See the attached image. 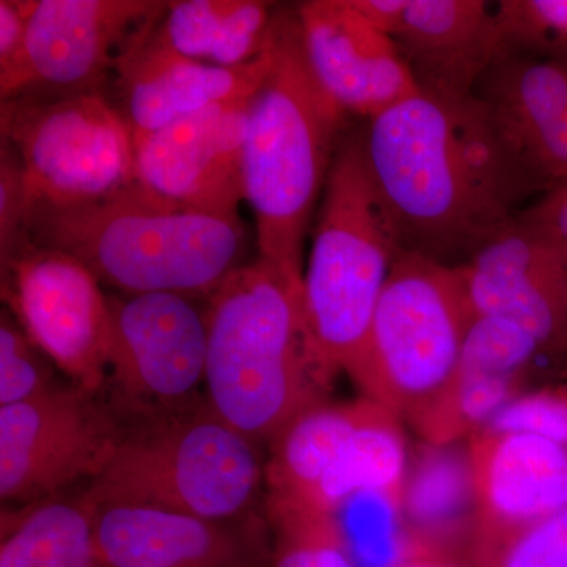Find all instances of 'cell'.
<instances>
[{
  "instance_id": "obj_1",
  "label": "cell",
  "mask_w": 567,
  "mask_h": 567,
  "mask_svg": "<svg viewBox=\"0 0 567 567\" xmlns=\"http://www.w3.org/2000/svg\"><path fill=\"white\" fill-rule=\"evenodd\" d=\"M365 163L401 251L457 268L544 193L487 107L420 92L369 118Z\"/></svg>"
},
{
  "instance_id": "obj_2",
  "label": "cell",
  "mask_w": 567,
  "mask_h": 567,
  "mask_svg": "<svg viewBox=\"0 0 567 567\" xmlns=\"http://www.w3.org/2000/svg\"><path fill=\"white\" fill-rule=\"evenodd\" d=\"M204 315L207 402L254 445H274L327 404L339 372L312 333L303 284L257 257L224 279Z\"/></svg>"
},
{
  "instance_id": "obj_3",
  "label": "cell",
  "mask_w": 567,
  "mask_h": 567,
  "mask_svg": "<svg viewBox=\"0 0 567 567\" xmlns=\"http://www.w3.org/2000/svg\"><path fill=\"white\" fill-rule=\"evenodd\" d=\"M346 117L306 61L297 10L279 7L274 65L249 104L241 175L260 259L297 282Z\"/></svg>"
},
{
  "instance_id": "obj_4",
  "label": "cell",
  "mask_w": 567,
  "mask_h": 567,
  "mask_svg": "<svg viewBox=\"0 0 567 567\" xmlns=\"http://www.w3.org/2000/svg\"><path fill=\"white\" fill-rule=\"evenodd\" d=\"M29 240L80 260L102 286L125 295L210 297L241 267L240 218L186 212L156 203L140 186L84 208H35Z\"/></svg>"
},
{
  "instance_id": "obj_5",
  "label": "cell",
  "mask_w": 567,
  "mask_h": 567,
  "mask_svg": "<svg viewBox=\"0 0 567 567\" xmlns=\"http://www.w3.org/2000/svg\"><path fill=\"white\" fill-rule=\"evenodd\" d=\"M111 461L82 494L93 507L140 506L212 520L251 509L265 465L207 399L121 421Z\"/></svg>"
},
{
  "instance_id": "obj_6",
  "label": "cell",
  "mask_w": 567,
  "mask_h": 567,
  "mask_svg": "<svg viewBox=\"0 0 567 567\" xmlns=\"http://www.w3.org/2000/svg\"><path fill=\"white\" fill-rule=\"evenodd\" d=\"M401 246L368 163L363 132H344L317 212L303 274L306 315L334 371L357 379Z\"/></svg>"
},
{
  "instance_id": "obj_7",
  "label": "cell",
  "mask_w": 567,
  "mask_h": 567,
  "mask_svg": "<svg viewBox=\"0 0 567 567\" xmlns=\"http://www.w3.org/2000/svg\"><path fill=\"white\" fill-rule=\"evenodd\" d=\"M473 320L458 268L402 252L377 306L354 385L416 429L453 385Z\"/></svg>"
},
{
  "instance_id": "obj_8",
  "label": "cell",
  "mask_w": 567,
  "mask_h": 567,
  "mask_svg": "<svg viewBox=\"0 0 567 567\" xmlns=\"http://www.w3.org/2000/svg\"><path fill=\"white\" fill-rule=\"evenodd\" d=\"M0 141L20 158L31 213L110 203L137 186L133 134L103 95L2 103Z\"/></svg>"
},
{
  "instance_id": "obj_9",
  "label": "cell",
  "mask_w": 567,
  "mask_h": 567,
  "mask_svg": "<svg viewBox=\"0 0 567 567\" xmlns=\"http://www.w3.org/2000/svg\"><path fill=\"white\" fill-rule=\"evenodd\" d=\"M2 268L7 309L33 344L85 393L106 391L111 306L102 282L59 249L22 241Z\"/></svg>"
},
{
  "instance_id": "obj_10",
  "label": "cell",
  "mask_w": 567,
  "mask_h": 567,
  "mask_svg": "<svg viewBox=\"0 0 567 567\" xmlns=\"http://www.w3.org/2000/svg\"><path fill=\"white\" fill-rule=\"evenodd\" d=\"M121 434L110 402L73 385L0 406V498L31 506L95 480Z\"/></svg>"
},
{
  "instance_id": "obj_11",
  "label": "cell",
  "mask_w": 567,
  "mask_h": 567,
  "mask_svg": "<svg viewBox=\"0 0 567 567\" xmlns=\"http://www.w3.org/2000/svg\"><path fill=\"white\" fill-rule=\"evenodd\" d=\"M112 334L106 391L118 420L174 409L196 398L207 369V322L178 293L110 297Z\"/></svg>"
},
{
  "instance_id": "obj_12",
  "label": "cell",
  "mask_w": 567,
  "mask_h": 567,
  "mask_svg": "<svg viewBox=\"0 0 567 567\" xmlns=\"http://www.w3.org/2000/svg\"><path fill=\"white\" fill-rule=\"evenodd\" d=\"M169 2L31 0L24 61L2 103L110 93L118 55Z\"/></svg>"
},
{
  "instance_id": "obj_13",
  "label": "cell",
  "mask_w": 567,
  "mask_h": 567,
  "mask_svg": "<svg viewBox=\"0 0 567 567\" xmlns=\"http://www.w3.org/2000/svg\"><path fill=\"white\" fill-rule=\"evenodd\" d=\"M252 96L205 107L156 132L133 136L134 171L142 192L181 210L240 218Z\"/></svg>"
},
{
  "instance_id": "obj_14",
  "label": "cell",
  "mask_w": 567,
  "mask_h": 567,
  "mask_svg": "<svg viewBox=\"0 0 567 567\" xmlns=\"http://www.w3.org/2000/svg\"><path fill=\"white\" fill-rule=\"evenodd\" d=\"M158 18L144 25L118 55L106 96L133 136L156 132L205 107L251 99L270 73L274 37L256 61L208 65L174 51L156 32Z\"/></svg>"
},
{
  "instance_id": "obj_15",
  "label": "cell",
  "mask_w": 567,
  "mask_h": 567,
  "mask_svg": "<svg viewBox=\"0 0 567 567\" xmlns=\"http://www.w3.org/2000/svg\"><path fill=\"white\" fill-rule=\"evenodd\" d=\"M458 268L473 316L520 324L546 352L567 350V254L518 215Z\"/></svg>"
},
{
  "instance_id": "obj_16",
  "label": "cell",
  "mask_w": 567,
  "mask_h": 567,
  "mask_svg": "<svg viewBox=\"0 0 567 567\" xmlns=\"http://www.w3.org/2000/svg\"><path fill=\"white\" fill-rule=\"evenodd\" d=\"M295 10L306 61L347 115L369 121L421 92L393 37L350 0H308Z\"/></svg>"
},
{
  "instance_id": "obj_17",
  "label": "cell",
  "mask_w": 567,
  "mask_h": 567,
  "mask_svg": "<svg viewBox=\"0 0 567 567\" xmlns=\"http://www.w3.org/2000/svg\"><path fill=\"white\" fill-rule=\"evenodd\" d=\"M100 567H262V525L140 506L93 507Z\"/></svg>"
},
{
  "instance_id": "obj_18",
  "label": "cell",
  "mask_w": 567,
  "mask_h": 567,
  "mask_svg": "<svg viewBox=\"0 0 567 567\" xmlns=\"http://www.w3.org/2000/svg\"><path fill=\"white\" fill-rule=\"evenodd\" d=\"M475 95L544 193L567 178V61L502 55Z\"/></svg>"
},
{
  "instance_id": "obj_19",
  "label": "cell",
  "mask_w": 567,
  "mask_h": 567,
  "mask_svg": "<svg viewBox=\"0 0 567 567\" xmlns=\"http://www.w3.org/2000/svg\"><path fill=\"white\" fill-rule=\"evenodd\" d=\"M421 92L464 99L499 55L495 10L483 0H409L393 32Z\"/></svg>"
},
{
  "instance_id": "obj_20",
  "label": "cell",
  "mask_w": 567,
  "mask_h": 567,
  "mask_svg": "<svg viewBox=\"0 0 567 567\" xmlns=\"http://www.w3.org/2000/svg\"><path fill=\"white\" fill-rule=\"evenodd\" d=\"M466 445L477 496L475 528H517L566 509L567 446L492 432H476Z\"/></svg>"
},
{
  "instance_id": "obj_21",
  "label": "cell",
  "mask_w": 567,
  "mask_h": 567,
  "mask_svg": "<svg viewBox=\"0 0 567 567\" xmlns=\"http://www.w3.org/2000/svg\"><path fill=\"white\" fill-rule=\"evenodd\" d=\"M401 509L417 543L464 548L477 522L468 445L424 442L417 447L406 470Z\"/></svg>"
},
{
  "instance_id": "obj_22",
  "label": "cell",
  "mask_w": 567,
  "mask_h": 567,
  "mask_svg": "<svg viewBox=\"0 0 567 567\" xmlns=\"http://www.w3.org/2000/svg\"><path fill=\"white\" fill-rule=\"evenodd\" d=\"M276 11L262 0H181L167 3L156 32L193 61L240 66L270 47Z\"/></svg>"
},
{
  "instance_id": "obj_23",
  "label": "cell",
  "mask_w": 567,
  "mask_h": 567,
  "mask_svg": "<svg viewBox=\"0 0 567 567\" xmlns=\"http://www.w3.org/2000/svg\"><path fill=\"white\" fill-rule=\"evenodd\" d=\"M409 464L401 417L374 402L303 505L267 506L334 516L349 499L361 494H383L402 503Z\"/></svg>"
},
{
  "instance_id": "obj_24",
  "label": "cell",
  "mask_w": 567,
  "mask_h": 567,
  "mask_svg": "<svg viewBox=\"0 0 567 567\" xmlns=\"http://www.w3.org/2000/svg\"><path fill=\"white\" fill-rule=\"evenodd\" d=\"M372 404L368 398L350 404L327 402L298 416L270 446L265 464L267 505H303Z\"/></svg>"
},
{
  "instance_id": "obj_25",
  "label": "cell",
  "mask_w": 567,
  "mask_h": 567,
  "mask_svg": "<svg viewBox=\"0 0 567 567\" xmlns=\"http://www.w3.org/2000/svg\"><path fill=\"white\" fill-rule=\"evenodd\" d=\"M10 525L0 546V567H100L93 547V506L47 499Z\"/></svg>"
},
{
  "instance_id": "obj_26",
  "label": "cell",
  "mask_w": 567,
  "mask_h": 567,
  "mask_svg": "<svg viewBox=\"0 0 567 567\" xmlns=\"http://www.w3.org/2000/svg\"><path fill=\"white\" fill-rule=\"evenodd\" d=\"M464 551L473 567H567V507L517 528H475Z\"/></svg>"
},
{
  "instance_id": "obj_27",
  "label": "cell",
  "mask_w": 567,
  "mask_h": 567,
  "mask_svg": "<svg viewBox=\"0 0 567 567\" xmlns=\"http://www.w3.org/2000/svg\"><path fill=\"white\" fill-rule=\"evenodd\" d=\"M275 529L274 567H358L334 516L267 506Z\"/></svg>"
},
{
  "instance_id": "obj_28",
  "label": "cell",
  "mask_w": 567,
  "mask_h": 567,
  "mask_svg": "<svg viewBox=\"0 0 567 567\" xmlns=\"http://www.w3.org/2000/svg\"><path fill=\"white\" fill-rule=\"evenodd\" d=\"M494 10L498 58L567 61V0H502Z\"/></svg>"
},
{
  "instance_id": "obj_29",
  "label": "cell",
  "mask_w": 567,
  "mask_h": 567,
  "mask_svg": "<svg viewBox=\"0 0 567 567\" xmlns=\"http://www.w3.org/2000/svg\"><path fill=\"white\" fill-rule=\"evenodd\" d=\"M544 352L537 339L520 324L502 317H477L466 333L456 379L525 377L533 361Z\"/></svg>"
},
{
  "instance_id": "obj_30",
  "label": "cell",
  "mask_w": 567,
  "mask_h": 567,
  "mask_svg": "<svg viewBox=\"0 0 567 567\" xmlns=\"http://www.w3.org/2000/svg\"><path fill=\"white\" fill-rule=\"evenodd\" d=\"M55 388L50 361L9 309L0 316V406L21 404Z\"/></svg>"
},
{
  "instance_id": "obj_31",
  "label": "cell",
  "mask_w": 567,
  "mask_h": 567,
  "mask_svg": "<svg viewBox=\"0 0 567 567\" xmlns=\"http://www.w3.org/2000/svg\"><path fill=\"white\" fill-rule=\"evenodd\" d=\"M480 432L528 434L567 446V386L517 395Z\"/></svg>"
},
{
  "instance_id": "obj_32",
  "label": "cell",
  "mask_w": 567,
  "mask_h": 567,
  "mask_svg": "<svg viewBox=\"0 0 567 567\" xmlns=\"http://www.w3.org/2000/svg\"><path fill=\"white\" fill-rule=\"evenodd\" d=\"M31 215V197L20 158L7 142L0 141V260L29 240L25 227Z\"/></svg>"
},
{
  "instance_id": "obj_33",
  "label": "cell",
  "mask_w": 567,
  "mask_h": 567,
  "mask_svg": "<svg viewBox=\"0 0 567 567\" xmlns=\"http://www.w3.org/2000/svg\"><path fill=\"white\" fill-rule=\"evenodd\" d=\"M31 0H0V89H6L24 61Z\"/></svg>"
},
{
  "instance_id": "obj_34",
  "label": "cell",
  "mask_w": 567,
  "mask_h": 567,
  "mask_svg": "<svg viewBox=\"0 0 567 567\" xmlns=\"http://www.w3.org/2000/svg\"><path fill=\"white\" fill-rule=\"evenodd\" d=\"M567 254V178L548 188L533 207L520 213Z\"/></svg>"
},
{
  "instance_id": "obj_35",
  "label": "cell",
  "mask_w": 567,
  "mask_h": 567,
  "mask_svg": "<svg viewBox=\"0 0 567 567\" xmlns=\"http://www.w3.org/2000/svg\"><path fill=\"white\" fill-rule=\"evenodd\" d=\"M354 9L368 18L380 31L393 35L404 17L409 0H350Z\"/></svg>"
},
{
  "instance_id": "obj_36",
  "label": "cell",
  "mask_w": 567,
  "mask_h": 567,
  "mask_svg": "<svg viewBox=\"0 0 567 567\" xmlns=\"http://www.w3.org/2000/svg\"><path fill=\"white\" fill-rule=\"evenodd\" d=\"M399 567H473L462 548L425 546L417 543Z\"/></svg>"
}]
</instances>
